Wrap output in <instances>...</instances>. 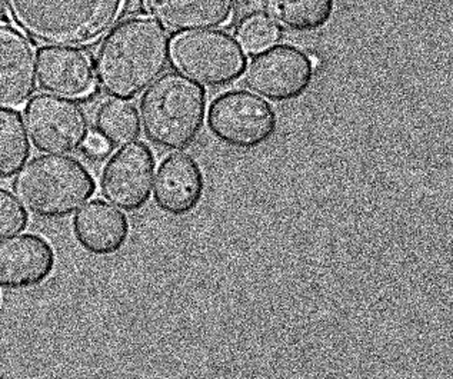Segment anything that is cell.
I'll return each instance as SVG.
<instances>
[{"label":"cell","mask_w":453,"mask_h":379,"mask_svg":"<svg viewBox=\"0 0 453 379\" xmlns=\"http://www.w3.org/2000/svg\"><path fill=\"white\" fill-rule=\"evenodd\" d=\"M172 65L199 85L223 88L245 73L248 55L231 34L209 29L178 35L171 43Z\"/></svg>","instance_id":"5"},{"label":"cell","mask_w":453,"mask_h":379,"mask_svg":"<svg viewBox=\"0 0 453 379\" xmlns=\"http://www.w3.org/2000/svg\"><path fill=\"white\" fill-rule=\"evenodd\" d=\"M96 134L113 148H122L141 135V118L134 104L122 99L104 102L95 115Z\"/></svg>","instance_id":"17"},{"label":"cell","mask_w":453,"mask_h":379,"mask_svg":"<svg viewBox=\"0 0 453 379\" xmlns=\"http://www.w3.org/2000/svg\"><path fill=\"white\" fill-rule=\"evenodd\" d=\"M36 86V48L18 27L0 22V109L22 108Z\"/></svg>","instance_id":"10"},{"label":"cell","mask_w":453,"mask_h":379,"mask_svg":"<svg viewBox=\"0 0 453 379\" xmlns=\"http://www.w3.org/2000/svg\"><path fill=\"white\" fill-rule=\"evenodd\" d=\"M72 227L81 248L96 257L119 252L130 234L127 215L102 199L83 205L74 215Z\"/></svg>","instance_id":"14"},{"label":"cell","mask_w":453,"mask_h":379,"mask_svg":"<svg viewBox=\"0 0 453 379\" xmlns=\"http://www.w3.org/2000/svg\"><path fill=\"white\" fill-rule=\"evenodd\" d=\"M155 166L152 149L143 142H130L104 165L102 195L118 209L136 213L148 204L152 194Z\"/></svg>","instance_id":"9"},{"label":"cell","mask_w":453,"mask_h":379,"mask_svg":"<svg viewBox=\"0 0 453 379\" xmlns=\"http://www.w3.org/2000/svg\"><path fill=\"white\" fill-rule=\"evenodd\" d=\"M312 58L292 45L265 49L250 60L243 73V82L250 92L268 101H296L308 92L315 76Z\"/></svg>","instance_id":"8"},{"label":"cell","mask_w":453,"mask_h":379,"mask_svg":"<svg viewBox=\"0 0 453 379\" xmlns=\"http://www.w3.org/2000/svg\"><path fill=\"white\" fill-rule=\"evenodd\" d=\"M29 223L27 209L15 195L0 188V239L25 231Z\"/></svg>","instance_id":"20"},{"label":"cell","mask_w":453,"mask_h":379,"mask_svg":"<svg viewBox=\"0 0 453 379\" xmlns=\"http://www.w3.org/2000/svg\"><path fill=\"white\" fill-rule=\"evenodd\" d=\"M83 152L92 159H104L111 153V146L97 134L89 135L83 143Z\"/></svg>","instance_id":"21"},{"label":"cell","mask_w":453,"mask_h":379,"mask_svg":"<svg viewBox=\"0 0 453 379\" xmlns=\"http://www.w3.org/2000/svg\"><path fill=\"white\" fill-rule=\"evenodd\" d=\"M37 81L46 92L85 99L96 89L92 59L82 49L45 46L37 53Z\"/></svg>","instance_id":"12"},{"label":"cell","mask_w":453,"mask_h":379,"mask_svg":"<svg viewBox=\"0 0 453 379\" xmlns=\"http://www.w3.org/2000/svg\"><path fill=\"white\" fill-rule=\"evenodd\" d=\"M13 194L39 220H64L95 195L96 183L81 160L49 153L34 158L16 174Z\"/></svg>","instance_id":"3"},{"label":"cell","mask_w":453,"mask_h":379,"mask_svg":"<svg viewBox=\"0 0 453 379\" xmlns=\"http://www.w3.org/2000/svg\"><path fill=\"white\" fill-rule=\"evenodd\" d=\"M204 194L201 165L188 153L167 155L153 182V199L166 215L185 216L194 213Z\"/></svg>","instance_id":"13"},{"label":"cell","mask_w":453,"mask_h":379,"mask_svg":"<svg viewBox=\"0 0 453 379\" xmlns=\"http://www.w3.org/2000/svg\"><path fill=\"white\" fill-rule=\"evenodd\" d=\"M171 62V39L150 16H134L111 27L95 56L96 83L106 97L132 101Z\"/></svg>","instance_id":"1"},{"label":"cell","mask_w":453,"mask_h":379,"mask_svg":"<svg viewBox=\"0 0 453 379\" xmlns=\"http://www.w3.org/2000/svg\"><path fill=\"white\" fill-rule=\"evenodd\" d=\"M208 127L223 145L252 151L275 136L278 115L257 93L234 89L213 99L209 106Z\"/></svg>","instance_id":"6"},{"label":"cell","mask_w":453,"mask_h":379,"mask_svg":"<svg viewBox=\"0 0 453 379\" xmlns=\"http://www.w3.org/2000/svg\"><path fill=\"white\" fill-rule=\"evenodd\" d=\"M334 0H271L269 12L276 23L297 34L326 27L334 16Z\"/></svg>","instance_id":"16"},{"label":"cell","mask_w":453,"mask_h":379,"mask_svg":"<svg viewBox=\"0 0 453 379\" xmlns=\"http://www.w3.org/2000/svg\"><path fill=\"white\" fill-rule=\"evenodd\" d=\"M55 265V250L43 236L23 234L4 239L0 241V290L37 287L52 275Z\"/></svg>","instance_id":"11"},{"label":"cell","mask_w":453,"mask_h":379,"mask_svg":"<svg viewBox=\"0 0 453 379\" xmlns=\"http://www.w3.org/2000/svg\"><path fill=\"white\" fill-rule=\"evenodd\" d=\"M30 157V142L22 115L0 109V179L13 178Z\"/></svg>","instance_id":"18"},{"label":"cell","mask_w":453,"mask_h":379,"mask_svg":"<svg viewBox=\"0 0 453 379\" xmlns=\"http://www.w3.org/2000/svg\"><path fill=\"white\" fill-rule=\"evenodd\" d=\"M150 18L175 34L216 29L231 22L238 0H143Z\"/></svg>","instance_id":"15"},{"label":"cell","mask_w":453,"mask_h":379,"mask_svg":"<svg viewBox=\"0 0 453 379\" xmlns=\"http://www.w3.org/2000/svg\"><path fill=\"white\" fill-rule=\"evenodd\" d=\"M238 37L245 52L259 53L275 46L282 39V30L271 15L255 12L242 20Z\"/></svg>","instance_id":"19"},{"label":"cell","mask_w":453,"mask_h":379,"mask_svg":"<svg viewBox=\"0 0 453 379\" xmlns=\"http://www.w3.org/2000/svg\"><path fill=\"white\" fill-rule=\"evenodd\" d=\"M23 116L30 141L41 152H76L90 135L85 109L71 97L37 93L30 97Z\"/></svg>","instance_id":"7"},{"label":"cell","mask_w":453,"mask_h":379,"mask_svg":"<svg viewBox=\"0 0 453 379\" xmlns=\"http://www.w3.org/2000/svg\"><path fill=\"white\" fill-rule=\"evenodd\" d=\"M206 90L179 72H169L149 86L141 99L146 138L166 151L189 148L206 118Z\"/></svg>","instance_id":"4"},{"label":"cell","mask_w":453,"mask_h":379,"mask_svg":"<svg viewBox=\"0 0 453 379\" xmlns=\"http://www.w3.org/2000/svg\"><path fill=\"white\" fill-rule=\"evenodd\" d=\"M15 27L39 45L90 48L115 27L127 0H2Z\"/></svg>","instance_id":"2"}]
</instances>
